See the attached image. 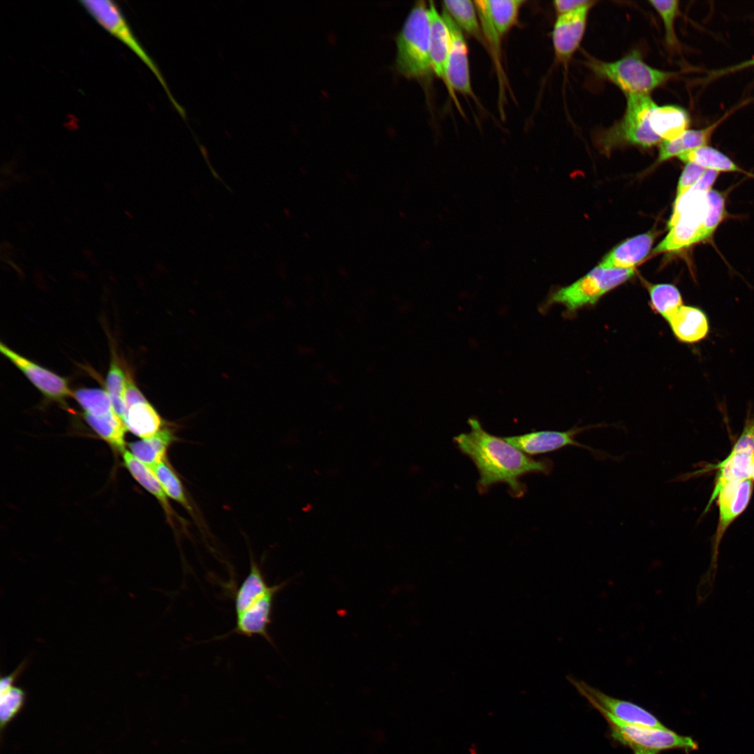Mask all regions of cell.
<instances>
[{
	"instance_id": "cell-21",
	"label": "cell",
	"mask_w": 754,
	"mask_h": 754,
	"mask_svg": "<svg viewBox=\"0 0 754 754\" xmlns=\"http://www.w3.org/2000/svg\"><path fill=\"white\" fill-rule=\"evenodd\" d=\"M177 440L174 425L167 422L156 434L133 442L129 447L133 455L149 467L167 459L168 450Z\"/></svg>"
},
{
	"instance_id": "cell-36",
	"label": "cell",
	"mask_w": 754,
	"mask_h": 754,
	"mask_svg": "<svg viewBox=\"0 0 754 754\" xmlns=\"http://www.w3.org/2000/svg\"><path fill=\"white\" fill-rule=\"evenodd\" d=\"M705 170L704 168L695 163H686L678 183L674 202L681 198L699 181Z\"/></svg>"
},
{
	"instance_id": "cell-39",
	"label": "cell",
	"mask_w": 754,
	"mask_h": 754,
	"mask_svg": "<svg viewBox=\"0 0 754 754\" xmlns=\"http://www.w3.org/2000/svg\"><path fill=\"white\" fill-rule=\"evenodd\" d=\"M751 479L752 480H754V454H753V455L752 457V460H751Z\"/></svg>"
},
{
	"instance_id": "cell-30",
	"label": "cell",
	"mask_w": 754,
	"mask_h": 754,
	"mask_svg": "<svg viewBox=\"0 0 754 754\" xmlns=\"http://www.w3.org/2000/svg\"><path fill=\"white\" fill-rule=\"evenodd\" d=\"M148 468L158 480L167 496L177 501L194 515L193 508L186 495L184 486L167 459Z\"/></svg>"
},
{
	"instance_id": "cell-9",
	"label": "cell",
	"mask_w": 754,
	"mask_h": 754,
	"mask_svg": "<svg viewBox=\"0 0 754 754\" xmlns=\"http://www.w3.org/2000/svg\"><path fill=\"white\" fill-rule=\"evenodd\" d=\"M598 427L599 425L574 427L566 431H531L525 434L503 437V438L528 456L548 453L566 446L573 445L589 450L596 457H608L609 454L580 443L575 439L576 435L586 429Z\"/></svg>"
},
{
	"instance_id": "cell-22",
	"label": "cell",
	"mask_w": 754,
	"mask_h": 754,
	"mask_svg": "<svg viewBox=\"0 0 754 754\" xmlns=\"http://www.w3.org/2000/svg\"><path fill=\"white\" fill-rule=\"evenodd\" d=\"M123 458L124 464L132 476L142 487L157 498L163 507L170 525L175 527V519L182 522V519L172 508L167 495L154 473L130 452L125 450Z\"/></svg>"
},
{
	"instance_id": "cell-38",
	"label": "cell",
	"mask_w": 754,
	"mask_h": 754,
	"mask_svg": "<svg viewBox=\"0 0 754 754\" xmlns=\"http://www.w3.org/2000/svg\"><path fill=\"white\" fill-rule=\"evenodd\" d=\"M753 66H754V57H753L752 59H750L748 60H746V61L739 62L738 64L732 65L730 66L725 67V68H720V69L714 70V71H711L709 73V75L708 78L709 80L718 78V77H722V76H724V75H727L728 74L733 73H735V72H738V71H742V70H744V69H746V68H751V67H753Z\"/></svg>"
},
{
	"instance_id": "cell-25",
	"label": "cell",
	"mask_w": 754,
	"mask_h": 754,
	"mask_svg": "<svg viewBox=\"0 0 754 754\" xmlns=\"http://www.w3.org/2000/svg\"><path fill=\"white\" fill-rule=\"evenodd\" d=\"M272 586L267 584L262 569L251 558L249 572L235 593V614L246 609L267 593Z\"/></svg>"
},
{
	"instance_id": "cell-6",
	"label": "cell",
	"mask_w": 754,
	"mask_h": 754,
	"mask_svg": "<svg viewBox=\"0 0 754 754\" xmlns=\"http://www.w3.org/2000/svg\"><path fill=\"white\" fill-rule=\"evenodd\" d=\"M608 723L612 737L629 747L634 754H658L669 749L686 753L696 751L699 745L690 737L680 735L668 728L658 729L621 721L603 709H596Z\"/></svg>"
},
{
	"instance_id": "cell-4",
	"label": "cell",
	"mask_w": 754,
	"mask_h": 754,
	"mask_svg": "<svg viewBox=\"0 0 754 754\" xmlns=\"http://www.w3.org/2000/svg\"><path fill=\"white\" fill-rule=\"evenodd\" d=\"M623 117L598 135V142L604 151L620 145L648 148L662 142L656 133L652 111L656 103L649 94L626 95Z\"/></svg>"
},
{
	"instance_id": "cell-26",
	"label": "cell",
	"mask_w": 754,
	"mask_h": 754,
	"mask_svg": "<svg viewBox=\"0 0 754 754\" xmlns=\"http://www.w3.org/2000/svg\"><path fill=\"white\" fill-rule=\"evenodd\" d=\"M678 158L686 163H692L705 170L720 172H745L727 155L718 149L704 145L681 154Z\"/></svg>"
},
{
	"instance_id": "cell-27",
	"label": "cell",
	"mask_w": 754,
	"mask_h": 754,
	"mask_svg": "<svg viewBox=\"0 0 754 754\" xmlns=\"http://www.w3.org/2000/svg\"><path fill=\"white\" fill-rule=\"evenodd\" d=\"M84 417L88 424L113 448L121 452L125 451L124 435L126 427L115 412L102 416H94L84 413Z\"/></svg>"
},
{
	"instance_id": "cell-13",
	"label": "cell",
	"mask_w": 754,
	"mask_h": 754,
	"mask_svg": "<svg viewBox=\"0 0 754 754\" xmlns=\"http://www.w3.org/2000/svg\"><path fill=\"white\" fill-rule=\"evenodd\" d=\"M287 584L288 582L286 581L273 585L267 593L246 609L236 614V623L232 633L248 637L260 636L273 645L268 627L272 622L274 600L278 592Z\"/></svg>"
},
{
	"instance_id": "cell-20",
	"label": "cell",
	"mask_w": 754,
	"mask_h": 754,
	"mask_svg": "<svg viewBox=\"0 0 754 754\" xmlns=\"http://www.w3.org/2000/svg\"><path fill=\"white\" fill-rule=\"evenodd\" d=\"M727 112L717 121L700 129H688L677 138L660 143L658 161L662 162L683 153L707 145L710 139L720 124L730 115Z\"/></svg>"
},
{
	"instance_id": "cell-11",
	"label": "cell",
	"mask_w": 754,
	"mask_h": 754,
	"mask_svg": "<svg viewBox=\"0 0 754 754\" xmlns=\"http://www.w3.org/2000/svg\"><path fill=\"white\" fill-rule=\"evenodd\" d=\"M0 351L45 397L63 401L73 397V392L64 378L20 355L3 343H0Z\"/></svg>"
},
{
	"instance_id": "cell-16",
	"label": "cell",
	"mask_w": 754,
	"mask_h": 754,
	"mask_svg": "<svg viewBox=\"0 0 754 754\" xmlns=\"http://www.w3.org/2000/svg\"><path fill=\"white\" fill-rule=\"evenodd\" d=\"M667 322L676 339L684 343H699L710 331L707 313L694 306L683 304Z\"/></svg>"
},
{
	"instance_id": "cell-1",
	"label": "cell",
	"mask_w": 754,
	"mask_h": 754,
	"mask_svg": "<svg viewBox=\"0 0 754 754\" xmlns=\"http://www.w3.org/2000/svg\"><path fill=\"white\" fill-rule=\"evenodd\" d=\"M471 431L453 438L458 450L476 467L480 478L477 489L487 493L496 484L505 483L513 498L523 497L526 485L521 478L529 473L549 475L553 461L547 458L535 459L508 443L503 437L489 434L475 417L468 420Z\"/></svg>"
},
{
	"instance_id": "cell-15",
	"label": "cell",
	"mask_w": 754,
	"mask_h": 754,
	"mask_svg": "<svg viewBox=\"0 0 754 754\" xmlns=\"http://www.w3.org/2000/svg\"><path fill=\"white\" fill-rule=\"evenodd\" d=\"M429 21V52L432 71L446 84L448 65L450 47V37L443 15L434 2L428 6Z\"/></svg>"
},
{
	"instance_id": "cell-8",
	"label": "cell",
	"mask_w": 754,
	"mask_h": 754,
	"mask_svg": "<svg viewBox=\"0 0 754 754\" xmlns=\"http://www.w3.org/2000/svg\"><path fill=\"white\" fill-rule=\"evenodd\" d=\"M568 681L595 709H601L621 721L640 726L665 729L652 714L630 702L611 697L584 681L568 677Z\"/></svg>"
},
{
	"instance_id": "cell-35",
	"label": "cell",
	"mask_w": 754,
	"mask_h": 754,
	"mask_svg": "<svg viewBox=\"0 0 754 754\" xmlns=\"http://www.w3.org/2000/svg\"><path fill=\"white\" fill-rule=\"evenodd\" d=\"M709 208L703 224L702 242L709 239L725 217V200L718 191L710 190L708 193Z\"/></svg>"
},
{
	"instance_id": "cell-14",
	"label": "cell",
	"mask_w": 754,
	"mask_h": 754,
	"mask_svg": "<svg viewBox=\"0 0 754 754\" xmlns=\"http://www.w3.org/2000/svg\"><path fill=\"white\" fill-rule=\"evenodd\" d=\"M753 485L751 479L732 482L718 494L719 518L716 541L721 539L730 525L747 508L751 498Z\"/></svg>"
},
{
	"instance_id": "cell-28",
	"label": "cell",
	"mask_w": 754,
	"mask_h": 754,
	"mask_svg": "<svg viewBox=\"0 0 754 754\" xmlns=\"http://www.w3.org/2000/svg\"><path fill=\"white\" fill-rule=\"evenodd\" d=\"M443 8L461 30H464L480 42H483L480 21L474 1L470 0L444 1Z\"/></svg>"
},
{
	"instance_id": "cell-31",
	"label": "cell",
	"mask_w": 754,
	"mask_h": 754,
	"mask_svg": "<svg viewBox=\"0 0 754 754\" xmlns=\"http://www.w3.org/2000/svg\"><path fill=\"white\" fill-rule=\"evenodd\" d=\"M128 376L117 359L112 358L105 380L106 392L116 414L124 421L126 411L125 396Z\"/></svg>"
},
{
	"instance_id": "cell-32",
	"label": "cell",
	"mask_w": 754,
	"mask_h": 754,
	"mask_svg": "<svg viewBox=\"0 0 754 754\" xmlns=\"http://www.w3.org/2000/svg\"><path fill=\"white\" fill-rule=\"evenodd\" d=\"M73 397L84 413L102 416L114 412L106 391L98 388H80L73 392Z\"/></svg>"
},
{
	"instance_id": "cell-24",
	"label": "cell",
	"mask_w": 754,
	"mask_h": 754,
	"mask_svg": "<svg viewBox=\"0 0 754 754\" xmlns=\"http://www.w3.org/2000/svg\"><path fill=\"white\" fill-rule=\"evenodd\" d=\"M166 423L147 399L137 402L126 409L124 418L126 429L142 438L154 436Z\"/></svg>"
},
{
	"instance_id": "cell-2",
	"label": "cell",
	"mask_w": 754,
	"mask_h": 754,
	"mask_svg": "<svg viewBox=\"0 0 754 754\" xmlns=\"http://www.w3.org/2000/svg\"><path fill=\"white\" fill-rule=\"evenodd\" d=\"M395 67L408 78L424 79L432 71L429 52L428 6L417 1L395 36Z\"/></svg>"
},
{
	"instance_id": "cell-18",
	"label": "cell",
	"mask_w": 754,
	"mask_h": 754,
	"mask_svg": "<svg viewBox=\"0 0 754 754\" xmlns=\"http://www.w3.org/2000/svg\"><path fill=\"white\" fill-rule=\"evenodd\" d=\"M655 235L647 232L622 242L601 260L598 265L607 268L634 269L650 251Z\"/></svg>"
},
{
	"instance_id": "cell-7",
	"label": "cell",
	"mask_w": 754,
	"mask_h": 754,
	"mask_svg": "<svg viewBox=\"0 0 754 754\" xmlns=\"http://www.w3.org/2000/svg\"><path fill=\"white\" fill-rule=\"evenodd\" d=\"M80 3L103 29L132 50L153 72L161 83L175 108L183 117L185 112L171 96L164 79L154 61L135 38L117 3L109 0H87Z\"/></svg>"
},
{
	"instance_id": "cell-37",
	"label": "cell",
	"mask_w": 754,
	"mask_h": 754,
	"mask_svg": "<svg viewBox=\"0 0 754 754\" xmlns=\"http://www.w3.org/2000/svg\"><path fill=\"white\" fill-rule=\"evenodd\" d=\"M592 1L591 0H556L553 2V6L557 16H559L576 10Z\"/></svg>"
},
{
	"instance_id": "cell-5",
	"label": "cell",
	"mask_w": 754,
	"mask_h": 754,
	"mask_svg": "<svg viewBox=\"0 0 754 754\" xmlns=\"http://www.w3.org/2000/svg\"><path fill=\"white\" fill-rule=\"evenodd\" d=\"M635 274L634 269L607 268L598 265L573 283L553 291L542 309L559 304L571 314L578 309L596 304L609 290L624 283Z\"/></svg>"
},
{
	"instance_id": "cell-12",
	"label": "cell",
	"mask_w": 754,
	"mask_h": 754,
	"mask_svg": "<svg viewBox=\"0 0 754 754\" xmlns=\"http://www.w3.org/2000/svg\"><path fill=\"white\" fill-rule=\"evenodd\" d=\"M442 15L450 37L447 73L448 91L451 94H452L456 101L453 90H457L465 95L473 96L470 75L468 50L461 29L443 8Z\"/></svg>"
},
{
	"instance_id": "cell-17",
	"label": "cell",
	"mask_w": 754,
	"mask_h": 754,
	"mask_svg": "<svg viewBox=\"0 0 754 754\" xmlns=\"http://www.w3.org/2000/svg\"><path fill=\"white\" fill-rule=\"evenodd\" d=\"M523 0H478L474 3L480 20L488 24L501 38L517 23Z\"/></svg>"
},
{
	"instance_id": "cell-29",
	"label": "cell",
	"mask_w": 754,
	"mask_h": 754,
	"mask_svg": "<svg viewBox=\"0 0 754 754\" xmlns=\"http://www.w3.org/2000/svg\"><path fill=\"white\" fill-rule=\"evenodd\" d=\"M652 309L668 321L683 305L679 289L672 284L657 283L649 286Z\"/></svg>"
},
{
	"instance_id": "cell-34",
	"label": "cell",
	"mask_w": 754,
	"mask_h": 754,
	"mask_svg": "<svg viewBox=\"0 0 754 754\" xmlns=\"http://www.w3.org/2000/svg\"><path fill=\"white\" fill-rule=\"evenodd\" d=\"M649 3L660 17L664 24L665 40L672 49L679 46L675 31V22L680 15L679 1L677 0L649 1Z\"/></svg>"
},
{
	"instance_id": "cell-19",
	"label": "cell",
	"mask_w": 754,
	"mask_h": 754,
	"mask_svg": "<svg viewBox=\"0 0 754 754\" xmlns=\"http://www.w3.org/2000/svg\"><path fill=\"white\" fill-rule=\"evenodd\" d=\"M754 452L732 448L730 454L714 466L718 469L714 488L706 510L716 498L719 492L727 485L751 479V460Z\"/></svg>"
},
{
	"instance_id": "cell-33",
	"label": "cell",
	"mask_w": 754,
	"mask_h": 754,
	"mask_svg": "<svg viewBox=\"0 0 754 754\" xmlns=\"http://www.w3.org/2000/svg\"><path fill=\"white\" fill-rule=\"evenodd\" d=\"M0 720L3 732L7 725L22 711L26 701V693L22 688L13 684L0 688Z\"/></svg>"
},
{
	"instance_id": "cell-10",
	"label": "cell",
	"mask_w": 754,
	"mask_h": 754,
	"mask_svg": "<svg viewBox=\"0 0 754 754\" xmlns=\"http://www.w3.org/2000/svg\"><path fill=\"white\" fill-rule=\"evenodd\" d=\"M596 3L593 1L576 10L557 16L552 31V43L559 63L567 65L579 47L589 11Z\"/></svg>"
},
{
	"instance_id": "cell-23",
	"label": "cell",
	"mask_w": 754,
	"mask_h": 754,
	"mask_svg": "<svg viewBox=\"0 0 754 754\" xmlns=\"http://www.w3.org/2000/svg\"><path fill=\"white\" fill-rule=\"evenodd\" d=\"M655 130L663 141L673 140L690 126V116L686 110L676 105H656L652 111Z\"/></svg>"
},
{
	"instance_id": "cell-3",
	"label": "cell",
	"mask_w": 754,
	"mask_h": 754,
	"mask_svg": "<svg viewBox=\"0 0 754 754\" xmlns=\"http://www.w3.org/2000/svg\"><path fill=\"white\" fill-rule=\"evenodd\" d=\"M586 66L598 78L614 84L626 96L649 94L675 75L649 66L636 50L614 61L589 58Z\"/></svg>"
}]
</instances>
